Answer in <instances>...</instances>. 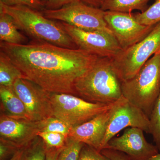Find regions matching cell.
Returning <instances> with one entry per match:
<instances>
[{
    "instance_id": "cell-1",
    "label": "cell",
    "mask_w": 160,
    "mask_h": 160,
    "mask_svg": "<svg viewBox=\"0 0 160 160\" xmlns=\"http://www.w3.org/2000/svg\"><path fill=\"white\" fill-rule=\"evenodd\" d=\"M0 48L24 78L49 92L73 95L77 80L99 58L78 48L35 41L23 45L1 42Z\"/></svg>"
},
{
    "instance_id": "cell-2",
    "label": "cell",
    "mask_w": 160,
    "mask_h": 160,
    "mask_svg": "<svg viewBox=\"0 0 160 160\" xmlns=\"http://www.w3.org/2000/svg\"><path fill=\"white\" fill-rule=\"evenodd\" d=\"M75 95L93 103L111 104L124 98L111 58L99 57L75 82Z\"/></svg>"
},
{
    "instance_id": "cell-3",
    "label": "cell",
    "mask_w": 160,
    "mask_h": 160,
    "mask_svg": "<svg viewBox=\"0 0 160 160\" xmlns=\"http://www.w3.org/2000/svg\"><path fill=\"white\" fill-rule=\"evenodd\" d=\"M0 10L11 16L18 29L33 41L69 49H78L60 23L45 17L37 10L22 5L6 6L2 2Z\"/></svg>"
},
{
    "instance_id": "cell-4",
    "label": "cell",
    "mask_w": 160,
    "mask_h": 160,
    "mask_svg": "<svg viewBox=\"0 0 160 160\" xmlns=\"http://www.w3.org/2000/svg\"><path fill=\"white\" fill-rule=\"evenodd\" d=\"M121 88L123 97L150 119L160 93V51L145 63L134 77L121 82Z\"/></svg>"
},
{
    "instance_id": "cell-5",
    "label": "cell",
    "mask_w": 160,
    "mask_h": 160,
    "mask_svg": "<svg viewBox=\"0 0 160 160\" xmlns=\"http://www.w3.org/2000/svg\"><path fill=\"white\" fill-rule=\"evenodd\" d=\"M160 51V22L146 38L111 58L121 82L134 77L142 66Z\"/></svg>"
},
{
    "instance_id": "cell-6",
    "label": "cell",
    "mask_w": 160,
    "mask_h": 160,
    "mask_svg": "<svg viewBox=\"0 0 160 160\" xmlns=\"http://www.w3.org/2000/svg\"><path fill=\"white\" fill-rule=\"evenodd\" d=\"M49 98L52 116L62 120L71 128L111 109L118 102L111 104L93 103L73 95L50 92Z\"/></svg>"
},
{
    "instance_id": "cell-7",
    "label": "cell",
    "mask_w": 160,
    "mask_h": 160,
    "mask_svg": "<svg viewBox=\"0 0 160 160\" xmlns=\"http://www.w3.org/2000/svg\"><path fill=\"white\" fill-rule=\"evenodd\" d=\"M105 12L101 9L88 6L78 1L58 9H45L43 10V14L50 19L60 21L78 29L105 32L113 35L104 18Z\"/></svg>"
},
{
    "instance_id": "cell-8",
    "label": "cell",
    "mask_w": 160,
    "mask_h": 160,
    "mask_svg": "<svg viewBox=\"0 0 160 160\" xmlns=\"http://www.w3.org/2000/svg\"><path fill=\"white\" fill-rule=\"evenodd\" d=\"M78 49L99 57H114L122 50L114 36L101 31H88L60 23Z\"/></svg>"
},
{
    "instance_id": "cell-9",
    "label": "cell",
    "mask_w": 160,
    "mask_h": 160,
    "mask_svg": "<svg viewBox=\"0 0 160 160\" xmlns=\"http://www.w3.org/2000/svg\"><path fill=\"white\" fill-rule=\"evenodd\" d=\"M104 18L122 49L142 41L156 25H142L137 20L134 14L126 12L106 11Z\"/></svg>"
},
{
    "instance_id": "cell-10",
    "label": "cell",
    "mask_w": 160,
    "mask_h": 160,
    "mask_svg": "<svg viewBox=\"0 0 160 160\" xmlns=\"http://www.w3.org/2000/svg\"><path fill=\"white\" fill-rule=\"evenodd\" d=\"M12 87L24 103L31 121L40 122L52 116L49 92L25 78L16 80Z\"/></svg>"
},
{
    "instance_id": "cell-11",
    "label": "cell",
    "mask_w": 160,
    "mask_h": 160,
    "mask_svg": "<svg viewBox=\"0 0 160 160\" xmlns=\"http://www.w3.org/2000/svg\"><path fill=\"white\" fill-rule=\"evenodd\" d=\"M136 127L151 134L150 119L140 108L123 98L116 107L109 120L102 142V149L108 142L121 130Z\"/></svg>"
},
{
    "instance_id": "cell-12",
    "label": "cell",
    "mask_w": 160,
    "mask_h": 160,
    "mask_svg": "<svg viewBox=\"0 0 160 160\" xmlns=\"http://www.w3.org/2000/svg\"><path fill=\"white\" fill-rule=\"evenodd\" d=\"M142 129L136 127L126 129L118 137L111 139L105 148L121 152L129 160H148L159 153L157 146L146 141Z\"/></svg>"
},
{
    "instance_id": "cell-13",
    "label": "cell",
    "mask_w": 160,
    "mask_h": 160,
    "mask_svg": "<svg viewBox=\"0 0 160 160\" xmlns=\"http://www.w3.org/2000/svg\"><path fill=\"white\" fill-rule=\"evenodd\" d=\"M121 100L111 109L82 125L71 128L68 137L101 152L109 120Z\"/></svg>"
},
{
    "instance_id": "cell-14",
    "label": "cell",
    "mask_w": 160,
    "mask_h": 160,
    "mask_svg": "<svg viewBox=\"0 0 160 160\" xmlns=\"http://www.w3.org/2000/svg\"><path fill=\"white\" fill-rule=\"evenodd\" d=\"M39 132V122L13 118L1 113L0 140L21 149L34 141Z\"/></svg>"
},
{
    "instance_id": "cell-15",
    "label": "cell",
    "mask_w": 160,
    "mask_h": 160,
    "mask_svg": "<svg viewBox=\"0 0 160 160\" xmlns=\"http://www.w3.org/2000/svg\"><path fill=\"white\" fill-rule=\"evenodd\" d=\"M0 98L2 114L13 118L31 121L24 103L12 86H0Z\"/></svg>"
},
{
    "instance_id": "cell-16",
    "label": "cell",
    "mask_w": 160,
    "mask_h": 160,
    "mask_svg": "<svg viewBox=\"0 0 160 160\" xmlns=\"http://www.w3.org/2000/svg\"><path fill=\"white\" fill-rule=\"evenodd\" d=\"M18 30L11 16L0 10L1 42L13 45L26 44L27 38Z\"/></svg>"
},
{
    "instance_id": "cell-17",
    "label": "cell",
    "mask_w": 160,
    "mask_h": 160,
    "mask_svg": "<svg viewBox=\"0 0 160 160\" xmlns=\"http://www.w3.org/2000/svg\"><path fill=\"white\" fill-rule=\"evenodd\" d=\"M150 0H105L101 9L103 11L131 13L135 10L144 12Z\"/></svg>"
},
{
    "instance_id": "cell-18",
    "label": "cell",
    "mask_w": 160,
    "mask_h": 160,
    "mask_svg": "<svg viewBox=\"0 0 160 160\" xmlns=\"http://www.w3.org/2000/svg\"><path fill=\"white\" fill-rule=\"evenodd\" d=\"M23 78L22 72L0 50V86H12L16 80Z\"/></svg>"
},
{
    "instance_id": "cell-19",
    "label": "cell",
    "mask_w": 160,
    "mask_h": 160,
    "mask_svg": "<svg viewBox=\"0 0 160 160\" xmlns=\"http://www.w3.org/2000/svg\"><path fill=\"white\" fill-rule=\"evenodd\" d=\"M40 132L62 133L68 137L71 128L62 120L52 116L39 122Z\"/></svg>"
},
{
    "instance_id": "cell-20",
    "label": "cell",
    "mask_w": 160,
    "mask_h": 160,
    "mask_svg": "<svg viewBox=\"0 0 160 160\" xmlns=\"http://www.w3.org/2000/svg\"><path fill=\"white\" fill-rule=\"evenodd\" d=\"M137 20L141 24L146 26H152L160 22V0L155 2L142 12L134 14Z\"/></svg>"
},
{
    "instance_id": "cell-21",
    "label": "cell",
    "mask_w": 160,
    "mask_h": 160,
    "mask_svg": "<svg viewBox=\"0 0 160 160\" xmlns=\"http://www.w3.org/2000/svg\"><path fill=\"white\" fill-rule=\"evenodd\" d=\"M84 145V143L67 138L66 145L60 152L57 160H78Z\"/></svg>"
},
{
    "instance_id": "cell-22",
    "label": "cell",
    "mask_w": 160,
    "mask_h": 160,
    "mask_svg": "<svg viewBox=\"0 0 160 160\" xmlns=\"http://www.w3.org/2000/svg\"><path fill=\"white\" fill-rule=\"evenodd\" d=\"M37 139L27 146L23 160H46L47 148L42 139Z\"/></svg>"
},
{
    "instance_id": "cell-23",
    "label": "cell",
    "mask_w": 160,
    "mask_h": 160,
    "mask_svg": "<svg viewBox=\"0 0 160 160\" xmlns=\"http://www.w3.org/2000/svg\"><path fill=\"white\" fill-rule=\"evenodd\" d=\"M151 134L153 142L160 151V93L155 102L150 117Z\"/></svg>"
},
{
    "instance_id": "cell-24",
    "label": "cell",
    "mask_w": 160,
    "mask_h": 160,
    "mask_svg": "<svg viewBox=\"0 0 160 160\" xmlns=\"http://www.w3.org/2000/svg\"><path fill=\"white\" fill-rule=\"evenodd\" d=\"M38 135L42 140L47 148L53 149L63 148L68 138L62 133L54 132H39Z\"/></svg>"
},
{
    "instance_id": "cell-25",
    "label": "cell",
    "mask_w": 160,
    "mask_h": 160,
    "mask_svg": "<svg viewBox=\"0 0 160 160\" xmlns=\"http://www.w3.org/2000/svg\"><path fill=\"white\" fill-rule=\"evenodd\" d=\"M78 160H111L101 152L91 146L84 145L80 152Z\"/></svg>"
},
{
    "instance_id": "cell-26",
    "label": "cell",
    "mask_w": 160,
    "mask_h": 160,
    "mask_svg": "<svg viewBox=\"0 0 160 160\" xmlns=\"http://www.w3.org/2000/svg\"><path fill=\"white\" fill-rule=\"evenodd\" d=\"M0 2L8 6H27L37 10L46 9L45 4L39 0H0Z\"/></svg>"
},
{
    "instance_id": "cell-27",
    "label": "cell",
    "mask_w": 160,
    "mask_h": 160,
    "mask_svg": "<svg viewBox=\"0 0 160 160\" xmlns=\"http://www.w3.org/2000/svg\"><path fill=\"white\" fill-rule=\"evenodd\" d=\"M14 145L0 140V160H8L19 149Z\"/></svg>"
},
{
    "instance_id": "cell-28",
    "label": "cell",
    "mask_w": 160,
    "mask_h": 160,
    "mask_svg": "<svg viewBox=\"0 0 160 160\" xmlns=\"http://www.w3.org/2000/svg\"><path fill=\"white\" fill-rule=\"evenodd\" d=\"M101 152L111 160H129L125 153L113 149L105 148L102 149Z\"/></svg>"
},
{
    "instance_id": "cell-29",
    "label": "cell",
    "mask_w": 160,
    "mask_h": 160,
    "mask_svg": "<svg viewBox=\"0 0 160 160\" xmlns=\"http://www.w3.org/2000/svg\"><path fill=\"white\" fill-rule=\"evenodd\" d=\"M80 0H48L45 3V8L47 9H57L69 3Z\"/></svg>"
},
{
    "instance_id": "cell-30",
    "label": "cell",
    "mask_w": 160,
    "mask_h": 160,
    "mask_svg": "<svg viewBox=\"0 0 160 160\" xmlns=\"http://www.w3.org/2000/svg\"><path fill=\"white\" fill-rule=\"evenodd\" d=\"M62 149L47 148L46 160H57L58 156Z\"/></svg>"
},
{
    "instance_id": "cell-31",
    "label": "cell",
    "mask_w": 160,
    "mask_h": 160,
    "mask_svg": "<svg viewBox=\"0 0 160 160\" xmlns=\"http://www.w3.org/2000/svg\"><path fill=\"white\" fill-rule=\"evenodd\" d=\"M105 0H80L88 6L101 9Z\"/></svg>"
},
{
    "instance_id": "cell-32",
    "label": "cell",
    "mask_w": 160,
    "mask_h": 160,
    "mask_svg": "<svg viewBox=\"0 0 160 160\" xmlns=\"http://www.w3.org/2000/svg\"><path fill=\"white\" fill-rule=\"evenodd\" d=\"M27 147V146L19 149L14 155L8 160H23Z\"/></svg>"
},
{
    "instance_id": "cell-33",
    "label": "cell",
    "mask_w": 160,
    "mask_h": 160,
    "mask_svg": "<svg viewBox=\"0 0 160 160\" xmlns=\"http://www.w3.org/2000/svg\"><path fill=\"white\" fill-rule=\"evenodd\" d=\"M148 160H160V153L159 152L157 154L150 158Z\"/></svg>"
},
{
    "instance_id": "cell-34",
    "label": "cell",
    "mask_w": 160,
    "mask_h": 160,
    "mask_svg": "<svg viewBox=\"0 0 160 160\" xmlns=\"http://www.w3.org/2000/svg\"><path fill=\"white\" fill-rule=\"evenodd\" d=\"M39 1H40V2H42L45 4V3L46 2H47L48 0H39Z\"/></svg>"
},
{
    "instance_id": "cell-35",
    "label": "cell",
    "mask_w": 160,
    "mask_h": 160,
    "mask_svg": "<svg viewBox=\"0 0 160 160\" xmlns=\"http://www.w3.org/2000/svg\"><path fill=\"white\" fill-rule=\"evenodd\" d=\"M155 1H158V0H155Z\"/></svg>"
}]
</instances>
